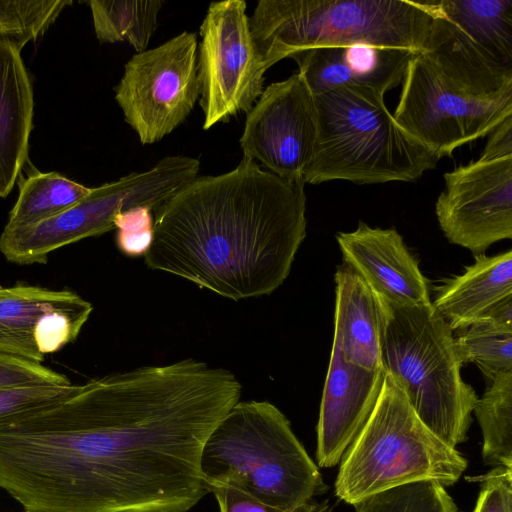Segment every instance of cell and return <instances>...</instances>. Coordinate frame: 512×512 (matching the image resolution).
I'll use <instances>...</instances> for the list:
<instances>
[{"mask_svg": "<svg viewBox=\"0 0 512 512\" xmlns=\"http://www.w3.org/2000/svg\"><path fill=\"white\" fill-rule=\"evenodd\" d=\"M241 389L195 359L91 379L0 424V489L26 512H188L209 493L205 441Z\"/></svg>", "mask_w": 512, "mask_h": 512, "instance_id": "6da1fadb", "label": "cell"}, {"mask_svg": "<svg viewBox=\"0 0 512 512\" xmlns=\"http://www.w3.org/2000/svg\"><path fill=\"white\" fill-rule=\"evenodd\" d=\"M304 186L246 157L197 176L154 210L145 263L234 301L271 294L306 237Z\"/></svg>", "mask_w": 512, "mask_h": 512, "instance_id": "7a4b0ae2", "label": "cell"}, {"mask_svg": "<svg viewBox=\"0 0 512 512\" xmlns=\"http://www.w3.org/2000/svg\"><path fill=\"white\" fill-rule=\"evenodd\" d=\"M401 84L394 119L439 158L512 117V66L482 53L441 11Z\"/></svg>", "mask_w": 512, "mask_h": 512, "instance_id": "3957f363", "label": "cell"}, {"mask_svg": "<svg viewBox=\"0 0 512 512\" xmlns=\"http://www.w3.org/2000/svg\"><path fill=\"white\" fill-rule=\"evenodd\" d=\"M439 14L436 0H260L249 26L269 69L316 47L362 43L419 52Z\"/></svg>", "mask_w": 512, "mask_h": 512, "instance_id": "277c9868", "label": "cell"}, {"mask_svg": "<svg viewBox=\"0 0 512 512\" xmlns=\"http://www.w3.org/2000/svg\"><path fill=\"white\" fill-rule=\"evenodd\" d=\"M200 468L208 487H235L285 512L328 490L290 421L268 401L237 402L207 437Z\"/></svg>", "mask_w": 512, "mask_h": 512, "instance_id": "5b68a950", "label": "cell"}, {"mask_svg": "<svg viewBox=\"0 0 512 512\" xmlns=\"http://www.w3.org/2000/svg\"><path fill=\"white\" fill-rule=\"evenodd\" d=\"M314 99L317 136L305 184L411 182L440 160L396 122L376 91L344 86Z\"/></svg>", "mask_w": 512, "mask_h": 512, "instance_id": "8992f818", "label": "cell"}, {"mask_svg": "<svg viewBox=\"0 0 512 512\" xmlns=\"http://www.w3.org/2000/svg\"><path fill=\"white\" fill-rule=\"evenodd\" d=\"M383 302L382 370L426 427L456 448L467 440L478 397L461 377L453 332L432 303Z\"/></svg>", "mask_w": 512, "mask_h": 512, "instance_id": "52a82bcc", "label": "cell"}, {"mask_svg": "<svg viewBox=\"0 0 512 512\" xmlns=\"http://www.w3.org/2000/svg\"><path fill=\"white\" fill-rule=\"evenodd\" d=\"M468 462L432 433L386 374L378 402L345 451L335 494L350 505L417 482L456 483Z\"/></svg>", "mask_w": 512, "mask_h": 512, "instance_id": "ba28073f", "label": "cell"}, {"mask_svg": "<svg viewBox=\"0 0 512 512\" xmlns=\"http://www.w3.org/2000/svg\"><path fill=\"white\" fill-rule=\"evenodd\" d=\"M198 159L167 156L152 168L91 188L89 194L61 213L23 228H5L0 252L7 261L30 265L45 263L53 251L114 229L117 214L137 206L153 211L199 173Z\"/></svg>", "mask_w": 512, "mask_h": 512, "instance_id": "9c48e42d", "label": "cell"}, {"mask_svg": "<svg viewBox=\"0 0 512 512\" xmlns=\"http://www.w3.org/2000/svg\"><path fill=\"white\" fill-rule=\"evenodd\" d=\"M198 41L184 31L125 64L115 99L142 144H153L183 123L200 97Z\"/></svg>", "mask_w": 512, "mask_h": 512, "instance_id": "30bf717a", "label": "cell"}, {"mask_svg": "<svg viewBox=\"0 0 512 512\" xmlns=\"http://www.w3.org/2000/svg\"><path fill=\"white\" fill-rule=\"evenodd\" d=\"M243 0L210 3L200 26L197 65L203 129L248 113L267 70L253 42Z\"/></svg>", "mask_w": 512, "mask_h": 512, "instance_id": "8fae6325", "label": "cell"}, {"mask_svg": "<svg viewBox=\"0 0 512 512\" xmlns=\"http://www.w3.org/2000/svg\"><path fill=\"white\" fill-rule=\"evenodd\" d=\"M444 181L435 212L450 243L475 256L512 238V154L483 149L477 160L444 173Z\"/></svg>", "mask_w": 512, "mask_h": 512, "instance_id": "7c38bea8", "label": "cell"}, {"mask_svg": "<svg viewBox=\"0 0 512 512\" xmlns=\"http://www.w3.org/2000/svg\"><path fill=\"white\" fill-rule=\"evenodd\" d=\"M316 136L314 95L297 72L263 90L246 113L240 146L243 157L260 162L267 171L304 183Z\"/></svg>", "mask_w": 512, "mask_h": 512, "instance_id": "4fadbf2b", "label": "cell"}, {"mask_svg": "<svg viewBox=\"0 0 512 512\" xmlns=\"http://www.w3.org/2000/svg\"><path fill=\"white\" fill-rule=\"evenodd\" d=\"M92 311V304L71 290L0 287V353L42 363L77 339Z\"/></svg>", "mask_w": 512, "mask_h": 512, "instance_id": "5bb4252c", "label": "cell"}, {"mask_svg": "<svg viewBox=\"0 0 512 512\" xmlns=\"http://www.w3.org/2000/svg\"><path fill=\"white\" fill-rule=\"evenodd\" d=\"M383 382V370L348 364L332 347L317 423L316 459L320 467H333L341 461L370 418Z\"/></svg>", "mask_w": 512, "mask_h": 512, "instance_id": "9a60e30c", "label": "cell"}, {"mask_svg": "<svg viewBox=\"0 0 512 512\" xmlns=\"http://www.w3.org/2000/svg\"><path fill=\"white\" fill-rule=\"evenodd\" d=\"M336 240L343 263L381 298L405 305L431 303L428 280L396 229L359 222L355 230L339 232Z\"/></svg>", "mask_w": 512, "mask_h": 512, "instance_id": "2e32d148", "label": "cell"}, {"mask_svg": "<svg viewBox=\"0 0 512 512\" xmlns=\"http://www.w3.org/2000/svg\"><path fill=\"white\" fill-rule=\"evenodd\" d=\"M416 52L353 43L316 47L292 56L313 95L344 86L382 95L402 83Z\"/></svg>", "mask_w": 512, "mask_h": 512, "instance_id": "e0dca14e", "label": "cell"}, {"mask_svg": "<svg viewBox=\"0 0 512 512\" xmlns=\"http://www.w3.org/2000/svg\"><path fill=\"white\" fill-rule=\"evenodd\" d=\"M434 290L432 306L452 331L483 320L512 323V250L475 255L463 273Z\"/></svg>", "mask_w": 512, "mask_h": 512, "instance_id": "ac0fdd59", "label": "cell"}, {"mask_svg": "<svg viewBox=\"0 0 512 512\" xmlns=\"http://www.w3.org/2000/svg\"><path fill=\"white\" fill-rule=\"evenodd\" d=\"M334 280L332 347L348 364L372 371L382 370L383 299L344 263L337 267Z\"/></svg>", "mask_w": 512, "mask_h": 512, "instance_id": "d6986e66", "label": "cell"}, {"mask_svg": "<svg viewBox=\"0 0 512 512\" xmlns=\"http://www.w3.org/2000/svg\"><path fill=\"white\" fill-rule=\"evenodd\" d=\"M22 48L0 38V197L11 192L28 159L33 126V89Z\"/></svg>", "mask_w": 512, "mask_h": 512, "instance_id": "ffe728a7", "label": "cell"}, {"mask_svg": "<svg viewBox=\"0 0 512 512\" xmlns=\"http://www.w3.org/2000/svg\"><path fill=\"white\" fill-rule=\"evenodd\" d=\"M443 16L482 53L512 66V0H436Z\"/></svg>", "mask_w": 512, "mask_h": 512, "instance_id": "44dd1931", "label": "cell"}, {"mask_svg": "<svg viewBox=\"0 0 512 512\" xmlns=\"http://www.w3.org/2000/svg\"><path fill=\"white\" fill-rule=\"evenodd\" d=\"M101 43L128 42L137 53L147 50L164 5L161 0L88 2Z\"/></svg>", "mask_w": 512, "mask_h": 512, "instance_id": "7402d4cb", "label": "cell"}, {"mask_svg": "<svg viewBox=\"0 0 512 512\" xmlns=\"http://www.w3.org/2000/svg\"><path fill=\"white\" fill-rule=\"evenodd\" d=\"M91 188L56 173H37L25 179L5 228H23L49 219L85 198Z\"/></svg>", "mask_w": 512, "mask_h": 512, "instance_id": "603a6c76", "label": "cell"}, {"mask_svg": "<svg viewBox=\"0 0 512 512\" xmlns=\"http://www.w3.org/2000/svg\"><path fill=\"white\" fill-rule=\"evenodd\" d=\"M473 412L483 435L484 463L512 468V372L489 381Z\"/></svg>", "mask_w": 512, "mask_h": 512, "instance_id": "cb8c5ba5", "label": "cell"}, {"mask_svg": "<svg viewBox=\"0 0 512 512\" xmlns=\"http://www.w3.org/2000/svg\"><path fill=\"white\" fill-rule=\"evenodd\" d=\"M453 332L461 363H474L484 377L512 372V323L483 320Z\"/></svg>", "mask_w": 512, "mask_h": 512, "instance_id": "d4e9b609", "label": "cell"}, {"mask_svg": "<svg viewBox=\"0 0 512 512\" xmlns=\"http://www.w3.org/2000/svg\"><path fill=\"white\" fill-rule=\"evenodd\" d=\"M353 506L356 512H459L445 487L435 482L399 486Z\"/></svg>", "mask_w": 512, "mask_h": 512, "instance_id": "484cf974", "label": "cell"}, {"mask_svg": "<svg viewBox=\"0 0 512 512\" xmlns=\"http://www.w3.org/2000/svg\"><path fill=\"white\" fill-rule=\"evenodd\" d=\"M71 4L69 0H0V38L24 47L37 40Z\"/></svg>", "mask_w": 512, "mask_h": 512, "instance_id": "4316f807", "label": "cell"}, {"mask_svg": "<svg viewBox=\"0 0 512 512\" xmlns=\"http://www.w3.org/2000/svg\"><path fill=\"white\" fill-rule=\"evenodd\" d=\"M75 384L0 388V424L23 413L54 403L74 392Z\"/></svg>", "mask_w": 512, "mask_h": 512, "instance_id": "83f0119b", "label": "cell"}, {"mask_svg": "<svg viewBox=\"0 0 512 512\" xmlns=\"http://www.w3.org/2000/svg\"><path fill=\"white\" fill-rule=\"evenodd\" d=\"M152 211L149 207L137 206L116 215V245L123 254L137 257L147 253L154 233Z\"/></svg>", "mask_w": 512, "mask_h": 512, "instance_id": "f1b7e54d", "label": "cell"}, {"mask_svg": "<svg viewBox=\"0 0 512 512\" xmlns=\"http://www.w3.org/2000/svg\"><path fill=\"white\" fill-rule=\"evenodd\" d=\"M70 383L67 376L42 363L0 353V388Z\"/></svg>", "mask_w": 512, "mask_h": 512, "instance_id": "f546056e", "label": "cell"}, {"mask_svg": "<svg viewBox=\"0 0 512 512\" xmlns=\"http://www.w3.org/2000/svg\"><path fill=\"white\" fill-rule=\"evenodd\" d=\"M466 479L481 483L473 512H512V468L497 466L484 475Z\"/></svg>", "mask_w": 512, "mask_h": 512, "instance_id": "4dcf8cb0", "label": "cell"}, {"mask_svg": "<svg viewBox=\"0 0 512 512\" xmlns=\"http://www.w3.org/2000/svg\"><path fill=\"white\" fill-rule=\"evenodd\" d=\"M208 488L209 493H213L215 495L219 512H285L264 504L253 496L235 487L212 485Z\"/></svg>", "mask_w": 512, "mask_h": 512, "instance_id": "1f68e13d", "label": "cell"}]
</instances>
